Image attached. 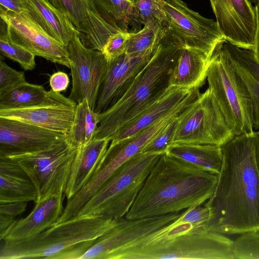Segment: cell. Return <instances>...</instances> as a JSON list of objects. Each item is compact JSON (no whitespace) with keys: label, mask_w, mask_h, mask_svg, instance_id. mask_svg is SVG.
<instances>
[{"label":"cell","mask_w":259,"mask_h":259,"mask_svg":"<svg viewBox=\"0 0 259 259\" xmlns=\"http://www.w3.org/2000/svg\"><path fill=\"white\" fill-rule=\"evenodd\" d=\"M223 160L214 191L204 203L206 232L241 234L259 230V171L255 135L236 136L222 146Z\"/></svg>","instance_id":"obj_1"},{"label":"cell","mask_w":259,"mask_h":259,"mask_svg":"<svg viewBox=\"0 0 259 259\" xmlns=\"http://www.w3.org/2000/svg\"><path fill=\"white\" fill-rule=\"evenodd\" d=\"M218 175L194 167L162 154L152 168L127 219L180 213L203 204L213 194Z\"/></svg>","instance_id":"obj_2"},{"label":"cell","mask_w":259,"mask_h":259,"mask_svg":"<svg viewBox=\"0 0 259 259\" xmlns=\"http://www.w3.org/2000/svg\"><path fill=\"white\" fill-rule=\"evenodd\" d=\"M182 48L166 32L123 96L111 108L98 114L94 139L111 141L117 131L163 96L170 87V76Z\"/></svg>","instance_id":"obj_3"},{"label":"cell","mask_w":259,"mask_h":259,"mask_svg":"<svg viewBox=\"0 0 259 259\" xmlns=\"http://www.w3.org/2000/svg\"><path fill=\"white\" fill-rule=\"evenodd\" d=\"M117 221L102 216L76 217L57 223L32 238L4 242L0 259H80Z\"/></svg>","instance_id":"obj_4"},{"label":"cell","mask_w":259,"mask_h":259,"mask_svg":"<svg viewBox=\"0 0 259 259\" xmlns=\"http://www.w3.org/2000/svg\"><path fill=\"white\" fill-rule=\"evenodd\" d=\"M162 154L141 152L128 159L91 197L76 217L102 216L117 220L125 217Z\"/></svg>","instance_id":"obj_5"},{"label":"cell","mask_w":259,"mask_h":259,"mask_svg":"<svg viewBox=\"0 0 259 259\" xmlns=\"http://www.w3.org/2000/svg\"><path fill=\"white\" fill-rule=\"evenodd\" d=\"M223 39L210 59L206 76L208 88L235 135L252 134L254 132L251 99L244 81L231 65Z\"/></svg>","instance_id":"obj_6"},{"label":"cell","mask_w":259,"mask_h":259,"mask_svg":"<svg viewBox=\"0 0 259 259\" xmlns=\"http://www.w3.org/2000/svg\"><path fill=\"white\" fill-rule=\"evenodd\" d=\"M234 241L223 234L190 233L133 247L113 259H234Z\"/></svg>","instance_id":"obj_7"},{"label":"cell","mask_w":259,"mask_h":259,"mask_svg":"<svg viewBox=\"0 0 259 259\" xmlns=\"http://www.w3.org/2000/svg\"><path fill=\"white\" fill-rule=\"evenodd\" d=\"M181 213L132 220L119 219L80 259H113L121 251L173 238L175 233L171 224Z\"/></svg>","instance_id":"obj_8"},{"label":"cell","mask_w":259,"mask_h":259,"mask_svg":"<svg viewBox=\"0 0 259 259\" xmlns=\"http://www.w3.org/2000/svg\"><path fill=\"white\" fill-rule=\"evenodd\" d=\"M177 119L172 144L222 146L236 136L208 88L180 112Z\"/></svg>","instance_id":"obj_9"},{"label":"cell","mask_w":259,"mask_h":259,"mask_svg":"<svg viewBox=\"0 0 259 259\" xmlns=\"http://www.w3.org/2000/svg\"><path fill=\"white\" fill-rule=\"evenodd\" d=\"M159 131L158 126L153 124L130 137L110 143L88 182L77 193L67 199L57 223L76 217L87 202L113 173L128 159L141 153Z\"/></svg>","instance_id":"obj_10"},{"label":"cell","mask_w":259,"mask_h":259,"mask_svg":"<svg viewBox=\"0 0 259 259\" xmlns=\"http://www.w3.org/2000/svg\"><path fill=\"white\" fill-rule=\"evenodd\" d=\"M78 148L66 140L47 151L8 158L15 160L25 171L36 190L37 202L65 194Z\"/></svg>","instance_id":"obj_11"},{"label":"cell","mask_w":259,"mask_h":259,"mask_svg":"<svg viewBox=\"0 0 259 259\" xmlns=\"http://www.w3.org/2000/svg\"><path fill=\"white\" fill-rule=\"evenodd\" d=\"M169 21L167 33L182 48L198 51L210 59L224 38L218 23L190 9L182 0H163Z\"/></svg>","instance_id":"obj_12"},{"label":"cell","mask_w":259,"mask_h":259,"mask_svg":"<svg viewBox=\"0 0 259 259\" xmlns=\"http://www.w3.org/2000/svg\"><path fill=\"white\" fill-rule=\"evenodd\" d=\"M78 35L75 32L66 46L72 77L68 98L76 104L87 100L95 110L108 62L102 52L86 48Z\"/></svg>","instance_id":"obj_13"},{"label":"cell","mask_w":259,"mask_h":259,"mask_svg":"<svg viewBox=\"0 0 259 259\" xmlns=\"http://www.w3.org/2000/svg\"><path fill=\"white\" fill-rule=\"evenodd\" d=\"M1 18L6 23L11 38L35 56L70 68L66 47L38 26L26 11L15 13L0 10Z\"/></svg>","instance_id":"obj_14"},{"label":"cell","mask_w":259,"mask_h":259,"mask_svg":"<svg viewBox=\"0 0 259 259\" xmlns=\"http://www.w3.org/2000/svg\"><path fill=\"white\" fill-rule=\"evenodd\" d=\"M67 137L66 134L0 117V157L41 152L62 143Z\"/></svg>","instance_id":"obj_15"},{"label":"cell","mask_w":259,"mask_h":259,"mask_svg":"<svg viewBox=\"0 0 259 259\" xmlns=\"http://www.w3.org/2000/svg\"><path fill=\"white\" fill-rule=\"evenodd\" d=\"M224 38L238 47L254 50L257 27L255 6L247 0H209Z\"/></svg>","instance_id":"obj_16"},{"label":"cell","mask_w":259,"mask_h":259,"mask_svg":"<svg viewBox=\"0 0 259 259\" xmlns=\"http://www.w3.org/2000/svg\"><path fill=\"white\" fill-rule=\"evenodd\" d=\"M65 14L87 48L101 51L109 37L121 31L104 20L92 0H49Z\"/></svg>","instance_id":"obj_17"},{"label":"cell","mask_w":259,"mask_h":259,"mask_svg":"<svg viewBox=\"0 0 259 259\" xmlns=\"http://www.w3.org/2000/svg\"><path fill=\"white\" fill-rule=\"evenodd\" d=\"M155 50L136 57H131L124 53L108 62L95 108L97 113L106 111L118 101L149 61Z\"/></svg>","instance_id":"obj_18"},{"label":"cell","mask_w":259,"mask_h":259,"mask_svg":"<svg viewBox=\"0 0 259 259\" xmlns=\"http://www.w3.org/2000/svg\"><path fill=\"white\" fill-rule=\"evenodd\" d=\"M199 94L198 88L169 87L159 100L117 131L111 138V143L130 137L174 112L182 111Z\"/></svg>","instance_id":"obj_19"},{"label":"cell","mask_w":259,"mask_h":259,"mask_svg":"<svg viewBox=\"0 0 259 259\" xmlns=\"http://www.w3.org/2000/svg\"><path fill=\"white\" fill-rule=\"evenodd\" d=\"M65 197V194L53 195L35 203L31 212L24 218L16 220L2 240H26L55 225L63 212Z\"/></svg>","instance_id":"obj_20"},{"label":"cell","mask_w":259,"mask_h":259,"mask_svg":"<svg viewBox=\"0 0 259 259\" xmlns=\"http://www.w3.org/2000/svg\"><path fill=\"white\" fill-rule=\"evenodd\" d=\"M75 106L48 104L24 108L0 109V117L18 120L67 135Z\"/></svg>","instance_id":"obj_21"},{"label":"cell","mask_w":259,"mask_h":259,"mask_svg":"<svg viewBox=\"0 0 259 259\" xmlns=\"http://www.w3.org/2000/svg\"><path fill=\"white\" fill-rule=\"evenodd\" d=\"M31 19L51 37L67 46L77 31L49 0H23Z\"/></svg>","instance_id":"obj_22"},{"label":"cell","mask_w":259,"mask_h":259,"mask_svg":"<svg viewBox=\"0 0 259 259\" xmlns=\"http://www.w3.org/2000/svg\"><path fill=\"white\" fill-rule=\"evenodd\" d=\"M110 141L106 139H93L78 147L65 192L67 199L77 193L88 182L106 152Z\"/></svg>","instance_id":"obj_23"},{"label":"cell","mask_w":259,"mask_h":259,"mask_svg":"<svg viewBox=\"0 0 259 259\" xmlns=\"http://www.w3.org/2000/svg\"><path fill=\"white\" fill-rule=\"evenodd\" d=\"M37 201L32 182L14 160L0 157V203Z\"/></svg>","instance_id":"obj_24"},{"label":"cell","mask_w":259,"mask_h":259,"mask_svg":"<svg viewBox=\"0 0 259 259\" xmlns=\"http://www.w3.org/2000/svg\"><path fill=\"white\" fill-rule=\"evenodd\" d=\"M52 104L75 106L76 104L59 93L47 91L42 85L25 81L0 94V109L24 108Z\"/></svg>","instance_id":"obj_25"},{"label":"cell","mask_w":259,"mask_h":259,"mask_svg":"<svg viewBox=\"0 0 259 259\" xmlns=\"http://www.w3.org/2000/svg\"><path fill=\"white\" fill-rule=\"evenodd\" d=\"M223 42L233 68L248 91L253 108V127L259 128V62L253 50L238 47L225 39Z\"/></svg>","instance_id":"obj_26"},{"label":"cell","mask_w":259,"mask_h":259,"mask_svg":"<svg viewBox=\"0 0 259 259\" xmlns=\"http://www.w3.org/2000/svg\"><path fill=\"white\" fill-rule=\"evenodd\" d=\"M210 59L194 49L182 48L169 78V87L199 89L206 79Z\"/></svg>","instance_id":"obj_27"},{"label":"cell","mask_w":259,"mask_h":259,"mask_svg":"<svg viewBox=\"0 0 259 259\" xmlns=\"http://www.w3.org/2000/svg\"><path fill=\"white\" fill-rule=\"evenodd\" d=\"M166 155L196 168L218 175L223 160L221 146L195 143H173Z\"/></svg>","instance_id":"obj_28"},{"label":"cell","mask_w":259,"mask_h":259,"mask_svg":"<svg viewBox=\"0 0 259 259\" xmlns=\"http://www.w3.org/2000/svg\"><path fill=\"white\" fill-rule=\"evenodd\" d=\"M98 124V113L91 108L88 100L77 104L67 142L77 148L89 143L94 138Z\"/></svg>","instance_id":"obj_29"},{"label":"cell","mask_w":259,"mask_h":259,"mask_svg":"<svg viewBox=\"0 0 259 259\" xmlns=\"http://www.w3.org/2000/svg\"><path fill=\"white\" fill-rule=\"evenodd\" d=\"M102 18L121 31H128L129 26L137 20L134 1L130 0H92Z\"/></svg>","instance_id":"obj_30"},{"label":"cell","mask_w":259,"mask_h":259,"mask_svg":"<svg viewBox=\"0 0 259 259\" xmlns=\"http://www.w3.org/2000/svg\"><path fill=\"white\" fill-rule=\"evenodd\" d=\"M166 33L158 25L147 24L137 32H131L125 54L136 57L153 52Z\"/></svg>","instance_id":"obj_31"},{"label":"cell","mask_w":259,"mask_h":259,"mask_svg":"<svg viewBox=\"0 0 259 259\" xmlns=\"http://www.w3.org/2000/svg\"><path fill=\"white\" fill-rule=\"evenodd\" d=\"M4 28L1 27L0 35V51L1 54L9 59L18 63L25 71L32 70L35 67V56L14 41L8 33L5 22Z\"/></svg>","instance_id":"obj_32"},{"label":"cell","mask_w":259,"mask_h":259,"mask_svg":"<svg viewBox=\"0 0 259 259\" xmlns=\"http://www.w3.org/2000/svg\"><path fill=\"white\" fill-rule=\"evenodd\" d=\"M137 19L144 25L155 24L167 32L169 21L163 7V0H135Z\"/></svg>","instance_id":"obj_33"},{"label":"cell","mask_w":259,"mask_h":259,"mask_svg":"<svg viewBox=\"0 0 259 259\" xmlns=\"http://www.w3.org/2000/svg\"><path fill=\"white\" fill-rule=\"evenodd\" d=\"M240 235L234 241V259H259V230Z\"/></svg>","instance_id":"obj_34"},{"label":"cell","mask_w":259,"mask_h":259,"mask_svg":"<svg viewBox=\"0 0 259 259\" xmlns=\"http://www.w3.org/2000/svg\"><path fill=\"white\" fill-rule=\"evenodd\" d=\"M176 116L145 146L142 152L164 153L172 143V140L178 124Z\"/></svg>","instance_id":"obj_35"},{"label":"cell","mask_w":259,"mask_h":259,"mask_svg":"<svg viewBox=\"0 0 259 259\" xmlns=\"http://www.w3.org/2000/svg\"><path fill=\"white\" fill-rule=\"evenodd\" d=\"M209 217L208 208L204 205L199 204L184 210L178 220L182 223L191 224L194 227L192 233H202L207 232L205 226Z\"/></svg>","instance_id":"obj_36"},{"label":"cell","mask_w":259,"mask_h":259,"mask_svg":"<svg viewBox=\"0 0 259 259\" xmlns=\"http://www.w3.org/2000/svg\"><path fill=\"white\" fill-rule=\"evenodd\" d=\"M131 34L128 31H119L109 37L101 51L107 62L125 53Z\"/></svg>","instance_id":"obj_37"},{"label":"cell","mask_w":259,"mask_h":259,"mask_svg":"<svg viewBox=\"0 0 259 259\" xmlns=\"http://www.w3.org/2000/svg\"><path fill=\"white\" fill-rule=\"evenodd\" d=\"M26 81L23 71L13 69L0 59V94Z\"/></svg>","instance_id":"obj_38"},{"label":"cell","mask_w":259,"mask_h":259,"mask_svg":"<svg viewBox=\"0 0 259 259\" xmlns=\"http://www.w3.org/2000/svg\"><path fill=\"white\" fill-rule=\"evenodd\" d=\"M49 81L51 90L59 93L66 91L70 83L68 75L62 71H58L51 75Z\"/></svg>","instance_id":"obj_39"},{"label":"cell","mask_w":259,"mask_h":259,"mask_svg":"<svg viewBox=\"0 0 259 259\" xmlns=\"http://www.w3.org/2000/svg\"><path fill=\"white\" fill-rule=\"evenodd\" d=\"M27 205L26 202L0 203V214L15 217L25 211Z\"/></svg>","instance_id":"obj_40"},{"label":"cell","mask_w":259,"mask_h":259,"mask_svg":"<svg viewBox=\"0 0 259 259\" xmlns=\"http://www.w3.org/2000/svg\"><path fill=\"white\" fill-rule=\"evenodd\" d=\"M0 10L15 13L26 11L23 0H0Z\"/></svg>","instance_id":"obj_41"},{"label":"cell","mask_w":259,"mask_h":259,"mask_svg":"<svg viewBox=\"0 0 259 259\" xmlns=\"http://www.w3.org/2000/svg\"><path fill=\"white\" fill-rule=\"evenodd\" d=\"M16 220L15 217L0 214V238L1 240Z\"/></svg>","instance_id":"obj_42"},{"label":"cell","mask_w":259,"mask_h":259,"mask_svg":"<svg viewBox=\"0 0 259 259\" xmlns=\"http://www.w3.org/2000/svg\"><path fill=\"white\" fill-rule=\"evenodd\" d=\"M256 9L257 16V27L255 37V47L254 52L257 60L259 62V4L255 6Z\"/></svg>","instance_id":"obj_43"},{"label":"cell","mask_w":259,"mask_h":259,"mask_svg":"<svg viewBox=\"0 0 259 259\" xmlns=\"http://www.w3.org/2000/svg\"><path fill=\"white\" fill-rule=\"evenodd\" d=\"M255 155L256 165L259 171V130L255 132Z\"/></svg>","instance_id":"obj_44"},{"label":"cell","mask_w":259,"mask_h":259,"mask_svg":"<svg viewBox=\"0 0 259 259\" xmlns=\"http://www.w3.org/2000/svg\"><path fill=\"white\" fill-rule=\"evenodd\" d=\"M250 3L254 6L257 5L259 4V0H247Z\"/></svg>","instance_id":"obj_45"},{"label":"cell","mask_w":259,"mask_h":259,"mask_svg":"<svg viewBox=\"0 0 259 259\" xmlns=\"http://www.w3.org/2000/svg\"><path fill=\"white\" fill-rule=\"evenodd\" d=\"M130 1H134L135 0H130Z\"/></svg>","instance_id":"obj_46"}]
</instances>
